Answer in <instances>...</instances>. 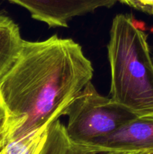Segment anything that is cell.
Wrapping results in <instances>:
<instances>
[{"label":"cell","mask_w":153,"mask_h":154,"mask_svg":"<svg viewBox=\"0 0 153 154\" xmlns=\"http://www.w3.org/2000/svg\"><path fill=\"white\" fill-rule=\"evenodd\" d=\"M87 145L106 152L153 150V117H136L112 133L100 137Z\"/></svg>","instance_id":"5b68a950"},{"label":"cell","mask_w":153,"mask_h":154,"mask_svg":"<svg viewBox=\"0 0 153 154\" xmlns=\"http://www.w3.org/2000/svg\"></svg>","instance_id":"4fadbf2b"},{"label":"cell","mask_w":153,"mask_h":154,"mask_svg":"<svg viewBox=\"0 0 153 154\" xmlns=\"http://www.w3.org/2000/svg\"><path fill=\"white\" fill-rule=\"evenodd\" d=\"M68 117L66 132L74 142L87 145L136 118L129 110L101 96L89 82L63 111Z\"/></svg>","instance_id":"3957f363"},{"label":"cell","mask_w":153,"mask_h":154,"mask_svg":"<svg viewBox=\"0 0 153 154\" xmlns=\"http://www.w3.org/2000/svg\"><path fill=\"white\" fill-rule=\"evenodd\" d=\"M121 3L153 17V0H118Z\"/></svg>","instance_id":"30bf717a"},{"label":"cell","mask_w":153,"mask_h":154,"mask_svg":"<svg viewBox=\"0 0 153 154\" xmlns=\"http://www.w3.org/2000/svg\"><path fill=\"white\" fill-rule=\"evenodd\" d=\"M110 98L137 117H153V63L147 35L132 17L115 16L107 45Z\"/></svg>","instance_id":"7a4b0ae2"},{"label":"cell","mask_w":153,"mask_h":154,"mask_svg":"<svg viewBox=\"0 0 153 154\" xmlns=\"http://www.w3.org/2000/svg\"><path fill=\"white\" fill-rule=\"evenodd\" d=\"M152 63H153V56H152Z\"/></svg>","instance_id":"7c38bea8"},{"label":"cell","mask_w":153,"mask_h":154,"mask_svg":"<svg viewBox=\"0 0 153 154\" xmlns=\"http://www.w3.org/2000/svg\"><path fill=\"white\" fill-rule=\"evenodd\" d=\"M48 126H44L26 136L8 141L0 150V154H39Z\"/></svg>","instance_id":"ba28073f"},{"label":"cell","mask_w":153,"mask_h":154,"mask_svg":"<svg viewBox=\"0 0 153 154\" xmlns=\"http://www.w3.org/2000/svg\"><path fill=\"white\" fill-rule=\"evenodd\" d=\"M39 154H140V152L100 151L72 141L59 119L49 125Z\"/></svg>","instance_id":"8992f818"},{"label":"cell","mask_w":153,"mask_h":154,"mask_svg":"<svg viewBox=\"0 0 153 154\" xmlns=\"http://www.w3.org/2000/svg\"><path fill=\"white\" fill-rule=\"evenodd\" d=\"M26 9L32 17L50 27H68L70 20L110 8L118 0H8Z\"/></svg>","instance_id":"277c9868"},{"label":"cell","mask_w":153,"mask_h":154,"mask_svg":"<svg viewBox=\"0 0 153 154\" xmlns=\"http://www.w3.org/2000/svg\"><path fill=\"white\" fill-rule=\"evenodd\" d=\"M22 42L17 24L0 11V78L16 59Z\"/></svg>","instance_id":"52a82bcc"},{"label":"cell","mask_w":153,"mask_h":154,"mask_svg":"<svg viewBox=\"0 0 153 154\" xmlns=\"http://www.w3.org/2000/svg\"><path fill=\"white\" fill-rule=\"evenodd\" d=\"M92 64L71 38L23 40L17 57L0 78L10 118L8 142L49 126L93 76Z\"/></svg>","instance_id":"6da1fadb"},{"label":"cell","mask_w":153,"mask_h":154,"mask_svg":"<svg viewBox=\"0 0 153 154\" xmlns=\"http://www.w3.org/2000/svg\"><path fill=\"white\" fill-rule=\"evenodd\" d=\"M143 154H153V150H148V151H146V152H144Z\"/></svg>","instance_id":"8fae6325"},{"label":"cell","mask_w":153,"mask_h":154,"mask_svg":"<svg viewBox=\"0 0 153 154\" xmlns=\"http://www.w3.org/2000/svg\"><path fill=\"white\" fill-rule=\"evenodd\" d=\"M10 135V118L5 105L0 95V150L8 141Z\"/></svg>","instance_id":"9c48e42d"}]
</instances>
